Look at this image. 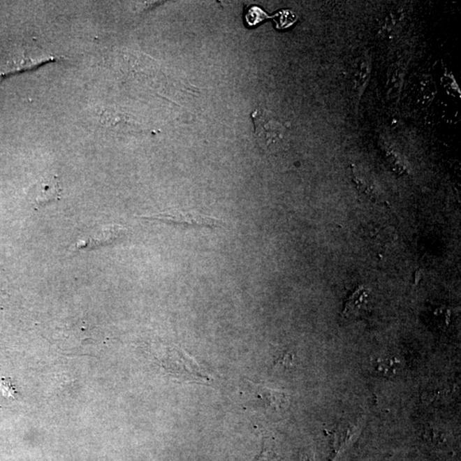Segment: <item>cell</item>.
Masks as SVG:
<instances>
[{
  "instance_id": "6da1fadb",
  "label": "cell",
  "mask_w": 461,
  "mask_h": 461,
  "mask_svg": "<svg viewBox=\"0 0 461 461\" xmlns=\"http://www.w3.org/2000/svg\"><path fill=\"white\" fill-rule=\"evenodd\" d=\"M257 144L264 152L275 153L281 151L287 145V130L270 113L256 110L252 114Z\"/></svg>"
},
{
  "instance_id": "7a4b0ae2",
  "label": "cell",
  "mask_w": 461,
  "mask_h": 461,
  "mask_svg": "<svg viewBox=\"0 0 461 461\" xmlns=\"http://www.w3.org/2000/svg\"><path fill=\"white\" fill-rule=\"evenodd\" d=\"M146 220L159 221L167 224L180 226L182 228H218L224 225V222L209 215L195 212L170 210L166 212L143 217Z\"/></svg>"
},
{
  "instance_id": "3957f363",
  "label": "cell",
  "mask_w": 461,
  "mask_h": 461,
  "mask_svg": "<svg viewBox=\"0 0 461 461\" xmlns=\"http://www.w3.org/2000/svg\"><path fill=\"white\" fill-rule=\"evenodd\" d=\"M57 57L52 54L36 50L22 49L10 55L3 66L0 68V77H6L23 71H30L41 65L57 61Z\"/></svg>"
},
{
  "instance_id": "277c9868",
  "label": "cell",
  "mask_w": 461,
  "mask_h": 461,
  "mask_svg": "<svg viewBox=\"0 0 461 461\" xmlns=\"http://www.w3.org/2000/svg\"><path fill=\"white\" fill-rule=\"evenodd\" d=\"M32 203L36 209L45 207L53 202L59 201L61 198V186L56 176L47 177L41 180L34 186L31 194Z\"/></svg>"
},
{
  "instance_id": "5b68a950",
  "label": "cell",
  "mask_w": 461,
  "mask_h": 461,
  "mask_svg": "<svg viewBox=\"0 0 461 461\" xmlns=\"http://www.w3.org/2000/svg\"><path fill=\"white\" fill-rule=\"evenodd\" d=\"M126 229L119 226H112L110 228L100 230L94 236L80 241L77 244L78 249H94L101 247L103 245L110 244L125 236Z\"/></svg>"
},
{
  "instance_id": "8992f818",
  "label": "cell",
  "mask_w": 461,
  "mask_h": 461,
  "mask_svg": "<svg viewBox=\"0 0 461 461\" xmlns=\"http://www.w3.org/2000/svg\"><path fill=\"white\" fill-rule=\"evenodd\" d=\"M247 383L252 397H255L264 407L278 410L280 407L286 405V397L280 392L261 386L260 384L253 383L249 380Z\"/></svg>"
},
{
  "instance_id": "52a82bcc",
  "label": "cell",
  "mask_w": 461,
  "mask_h": 461,
  "mask_svg": "<svg viewBox=\"0 0 461 461\" xmlns=\"http://www.w3.org/2000/svg\"><path fill=\"white\" fill-rule=\"evenodd\" d=\"M369 305V293L367 291L361 288L357 290L345 305L344 314L346 316H355L363 313Z\"/></svg>"
},
{
  "instance_id": "ba28073f",
  "label": "cell",
  "mask_w": 461,
  "mask_h": 461,
  "mask_svg": "<svg viewBox=\"0 0 461 461\" xmlns=\"http://www.w3.org/2000/svg\"><path fill=\"white\" fill-rule=\"evenodd\" d=\"M244 17L245 22L247 23L249 27H254L259 24V23L264 21L265 19L268 18L267 14L265 13L261 8L256 6L248 7V9L245 11Z\"/></svg>"
},
{
  "instance_id": "9c48e42d",
  "label": "cell",
  "mask_w": 461,
  "mask_h": 461,
  "mask_svg": "<svg viewBox=\"0 0 461 461\" xmlns=\"http://www.w3.org/2000/svg\"><path fill=\"white\" fill-rule=\"evenodd\" d=\"M399 361L395 358H384L378 361L376 368L383 375H392L397 372Z\"/></svg>"
},
{
  "instance_id": "30bf717a",
  "label": "cell",
  "mask_w": 461,
  "mask_h": 461,
  "mask_svg": "<svg viewBox=\"0 0 461 461\" xmlns=\"http://www.w3.org/2000/svg\"><path fill=\"white\" fill-rule=\"evenodd\" d=\"M276 15L279 17L275 19V22L277 25H278V29H280L287 28V27L291 26L292 23L297 20L295 15L289 10L280 11Z\"/></svg>"
}]
</instances>
